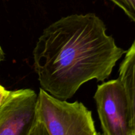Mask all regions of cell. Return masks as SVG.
I'll return each mask as SVG.
<instances>
[{
	"label": "cell",
	"mask_w": 135,
	"mask_h": 135,
	"mask_svg": "<svg viewBox=\"0 0 135 135\" xmlns=\"http://www.w3.org/2000/svg\"><path fill=\"white\" fill-rule=\"evenodd\" d=\"M37 102L38 94L30 88L10 91L0 105V135H28Z\"/></svg>",
	"instance_id": "cell-4"
},
{
	"label": "cell",
	"mask_w": 135,
	"mask_h": 135,
	"mask_svg": "<svg viewBox=\"0 0 135 135\" xmlns=\"http://www.w3.org/2000/svg\"><path fill=\"white\" fill-rule=\"evenodd\" d=\"M133 135H135V121L134 125H133Z\"/></svg>",
	"instance_id": "cell-9"
},
{
	"label": "cell",
	"mask_w": 135,
	"mask_h": 135,
	"mask_svg": "<svg viewBox=\"0 0 135 135\" xmlns=\"http://www.w3.org/2000/svg\"><path fill=\"white\" fill-rule=\"evenodd\" d=\"M118 79L127 96L133 131L135 121V40L125 51V56L119 66Z\"/></svg>",
	"instance_id": "cell-5"
},
{
	"label": "cell",
	"mask_w": 135,
	"mask_h": 135,
	"mask_svg": "<svg viewBox=\"0 0 135 135\" xmlns=\"http://www.w3.org/2000/svg\"><path fill=\"white\" fill-rule=\"evenodd\" d=\"M104 135H133L127 96L119 79L99 84L94 96Z\"/></svg>",
	"instance_id": "cell-3"
},
{
	"label": "cell",
	"mask_w": 135,
	"mask_h": 135,
	"mask_svg": "<svg viewBox=\"0 0 135 135\" xmlns=\"http://www.w3.org/2000/svg\"><path fill=\"white\" fill-rule=\"evenodd\" d=\"M4 59H5V53L0 46V63L4 60Z\"/></svg>",
	"instance_id": "cell-8"
},
{
	"label": "cell",
	"mask_w": 135,
	"mask_h": 135,
	"mask_svg": "<svg viewBox=\"0 0 135 135\" xmlns=\"http://www.w3.org/2000/svg\"><path fill=\"white\" fill-rule=\"evenodd\" d=\"M135 22V0H111Z\"/></svg>",
	"instance_id": "cell-6"
},
{
	"label": "cell",
	"mask_w": 135,
	"mask_h": 135,
	"mask_svg": "<svg viewBox=\"0 0 135 135\" xmlns=\"http://www.w3.org/2000/svg\"><path fill=\"white\" fill-rule=\"evenodd\" d=\"M92 112L84 104L68 102L42 88L28 135H98Z\"/></svg>",
	"instance_id": "cell-2"
},
{
	"label": "cell",
	"mask_w": 135,
	"mask_h": 135,
	"mask_svg": "<svg viewBox=\"0 0 135 135\" xmlns=\"http://www.w3.org/2000/svg\"><path fill=\"white\" fill-rule=\"evenodd\" d=\"M94 13L63 17L44 29L33 50L41 88L67 100L93 79L104 82L125 54Z\"/></svg>",
	"instance_id": "cell-1"
},
{
	"label": "cell",
	"mask_w": 135,
	"mask_h": 135,
	"mask_svg": "<svg viewBox=\"0 0 135 135\" xmlns=\"http://www.w3.org/2000/svg\"><path fill=\"white\" fill-rule=\"evenodd\" d=\"M9 92L10 91L6 90L5 87L0 84V105L4 102L6 98L7 97Z\"/></svg>",
	"instance_id": "cell-7"
}]
</instances>
